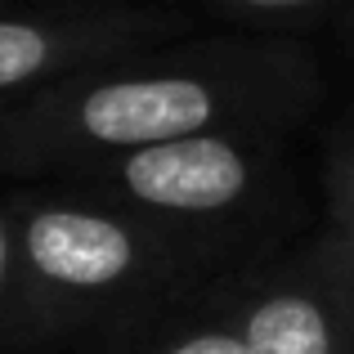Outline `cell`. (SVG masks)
I'll return each instance as SVG.
<instances>
[{"mask_svg": "<svg viewBox=\"0 0 354 354\" xmlns=\"http://www.w3.org/2000/svg\"><path fill=\"white\" fill-rule=\"evenodd\" d=\"M50 180L135 211L216 251L256 216L274 211L287 184L283 135L274 130H207L135 153L99 157Z\"/></svg>", "mask_w": 354, "mask_h": 354, "instance_id": "cell-3", "label": "cell"}, {"mask_svg": "<svg viewBox=\"0 0 354 354\" xmlns=\"http://www.w3.org/2000/svg\"><path fill=\"white\" fill-rule=\"evenodd\" d=\"M18 274L41 341L139 323L193 283L211 247L54 180L9 202Z\"/></svg>", "mask_w": 354, "mask_h": 354, "instance_id": "cell-2", "label": "cell"}, {"mask_svg": "<svg viewBox=\"0 0 354 354\" xmlns=\"http://www.w3.org/2000/svg\"><path fill=\"white\" fill-rule=\"evenodd\" d=\"M144 354H251V346L242 341V332L234 328L229 314H211L202 323H189V328L171 332L166 341H157Z\"/></svg>", "mask_w": 354, "mask_h": 354, "instance_id": "cell-8", "label": "cell"}, {"mask_svg": "<svg viewBox=\"0 0 354 354\" xmlns=\"http://www.w3.org/2000/svg\"><path fill=\"white\" fill-rule=\"evenodd\" d=\"M189 36V14L153 0H54L0 5V104L81 68Z\"/></svg>", "mask_w": 354, "mask_h": 354, "instance_id": "cell-4", "label": "cell"}, {"mask_svg": "<svg viewBox=\"0 0 354 354\" xmlns=\"http://www.w3.org/2000/svg\"><path fill=\"white\" fill-rule=\"evenodd\" d=\"M328 211L337 229H354V130L328 157Z\"/></svg>", "mask_w": 354, "mask_h": 354, "instance_id": "cell-9", "label": "cell"}, {"mask_svg": "<svg viewBox=\"0 0 354 354\" xmlns=\"http://www.w3.org/2000/svg\"><path fill=\"white\" fill-rule=\"evenodd\" d=\"M319 99V63L287 36H180L0 104V171L59 175L207 130L287 135Z\"/></svg>", "mask_w": 354, "mask_h": 354, "instance_id": "cell-1", "label": "cell"}, {"mask_svg": "<svg viewBox=\"0 0 354 354\" xmlns=\"http://www.w3.org/2000/svg\"><path fill=\"white\" fill-rule=\"evenodd\" d=\"M23 346H41V328H36L23 296L14 211H9V202H0V350H23Z\"/></svg>", "mask_w": 354, "mask_h": 354, "instance_id": "cell-6", "label": "cell"}, {"mask_svg": "<svg viewBox=\"0 0 354 354\" xmlns=\"http://www.w3.org/2000/svg\"><path fill=\"white\" fill-rule=\"evenodd\" d=\"M225 314L251 354H354V229L247 283Z\"/></svg>", "mask_w": 354, "mask_h": 354, "instance_id": "cell-5", "label": "cell"}, {"mask_svg": "<svg viewBox=\"0 0 354 354\" xmlns=\"http://www.w3.org/2000/svg\"><path fill=\"white\" fill-rule=\"evenodd\" d=\"M211 14L234 18V23H256V27H283L319 14H341L350 0H202Z\"/></svg>", "mask_w": 354, "mask_h": 354, "instance_id": "cell-7", "label": "cell"}, {"mask_svg": "<svg viewBox=\"0 0 354 354\" xmlns=\"http://www.w3.org/2000/svg\"><path fill=\"white\" fill-rule=\"evenodd\" d=\"M337 18H341V32H346V41H350V50H354V0H350L346 9H341Z\"/></svg>", "mask_w": 354, "mask_h": 354, "instance_id": "cell-10", "label": "cell"}]
</instances>
